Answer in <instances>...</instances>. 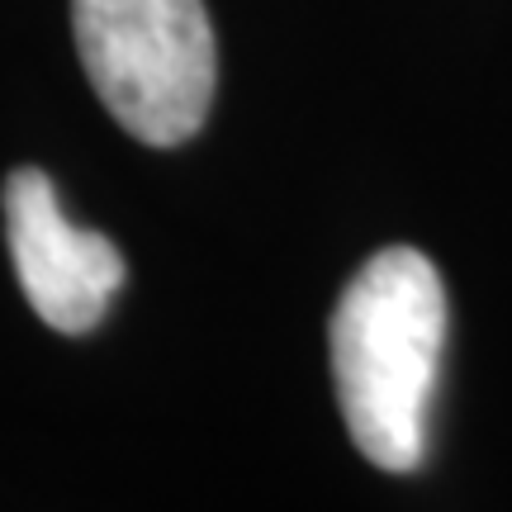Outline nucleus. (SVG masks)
<instances>
[{"instance_id": "nucleus-1", "label": "nucleus", "mask_w": 512, "mask_h": 512, "mask_svg": "<svg viewBox=\"0 0 512 512\" xmlns=\"http://www.w3.org/2000/svg\"><path fill=\"white\" fill-rule=\"evenodd\" d=\"M332 380L356 451L380 470H418L446 342V290L413 247L370 256L332 313Z\"/></svg>"}, {"instance_id": "nucleus-2", "label": "nucleus", "mask_w": 512, "mask_h": 512, "mask_svg": "<svg viewBox=\"0 0 512 512\" xmlns=\"http://www.w3.org/2000/svg\"><path fill=\"white\" fill-rule=\"evenodd\" d=\"M72 29L95 95L138 143L200 133L219 86L204 0H72Z\"/></svg>"}, {"instance_id": "nucleus-3", "label": "nucleus", "mask_w": 512, "mask_h": 512, "mask_svg": "<svg viewBox=\"0 0 512 512\" xmlns=\"http://www.w3.org/2000/svg\"><path fill=\"white\" fill-rule=\"evenodd\" d=\"M5 238L19 290L48 328L67 337L100 328L124 285V256L105 233H86L62 214L38 166H19L5 181Z\"/></svg>"}]
</instances>
